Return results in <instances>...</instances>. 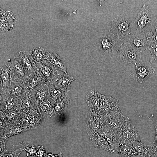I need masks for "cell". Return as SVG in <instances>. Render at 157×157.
<instances>
[{"instance_id": "cell-18", "label": "cell", "mask_w": 157, "mask_h": 157, "mask_svg": "<svg viewBox=\"0 0 157 157\" xmlns=\"http://www.w3.org/2000/svg\"><path fill=\"white\" fill-rule=\"evenodd\" d=\"M74 80V77L67 74L58 75L56 77V86L58 88H66Z\"/></svg>"}, {"instance_id": "cell-1", "label": "cell", "mask_w": 157, "mask_h": 157, "mask_svg": "<svg viewBox=\"0 0 157 157\" xmlns=\"http://www.w3.org/2000/svg\"><path fill=\"white\" fill-rule=\"evenodd\" d=\"M153 35L151 30H136L131 31L129 35L121 40L142 51L147 49L152 42Z\"/></svg>"}, {"instance_id": "cell-10", "label": "cell", "mask_w": 157, "mask_h": 157, "mask_svg": "<svg viewBox=\"0 0 157 157\" xmlns=\"http://www.w3.org/2000/svg\"><path fill=\"white\" fill-rule=\"evenodd\" d=\"M120 39L112 33L105 34L100 42V49L103 52L111 53L114 50L119 52Z\"/></svg>"}, {"instance_id": "cell-37", "label": "cell", "mask_w": 157, "mask_h": 157, "mask_svg": "<svg viewBox=\"0 0 157 157\" xmlns=\"http://www.w3.org/2000/svg\"><path fill=\"white\" fill-rule=\"evenodd\" d=\"M1 77L3 81H6L8 79V75L6 73L3 72L1 74Z\"/></svg>"}, {"instance_id": "cell-4", "label": "cell", "mask_w": 157, "mask_h": 157, "mask_svg": "<svg viewBox=\"0 0 157 157\" xmlns=\"http://www.w3.org/2000/svg\"><path fill=\"white\" fill-rule=\"evenodd\" d=\"M120 59L122 63L127 64L141 63L142 51L121 40L119 49Z\"/></svg>"}, {"instance_id": "cell-17", "label": "cell", "mask_w": 157, "mask_h": 157, "mask_svg": "<svg viewBox=\"0 0 157 157\" xmlns=\"http://www.w3.org/2000/svg\"><path fill=\"white\" fill-rule=\"evenodd\" d=\"M69 91L68 89L65 93L64 97L62 100L58 101L56 104L55 111L53 113L61 114L67 108L69 102Z\"/></svg>"}, {"instance_id": "cell-3", "label": "cell", "mask_w": 157, "mask_h": 157, "mask_svg": "<svg viewBox=\"0 0 157 157\" xmlns=\"http://www.w3.org/2000/svg\"><path fill=\"white\" fill-rule=\"evenodd\" d=\"M156 18L149 8L148 6L144 4L138 13L136 18L130 22L131 28L133 27V31L142 30L146 26L156 25Z\"/></svg>"}, {"instance_id": "cell-21", "label": "cell", "mask_w": 157, "mask_h": 157, "mask_svg": "<svg viewBox=\"0 0 157 157\" xmlns=\"http://www.w3.org/2000/svg\"><path fill=\"white\" fill-rule=\"evenodd\" d=\"M28 51H20L17 54V58L23 66L27 69L31 67L32 62Z\"/></svg>"}, {"instance_id": "cell-7", "label": "cell", "mask_w": 157, "mask_h": 157, "mask_svg": "<svg viewBox=\"0 0 157 157\" xmlns=\"http://www.w3.org/2000/svg\"><path fill=\"white\" fill-rule=\"evenodd\" d=\"M99 108L97 113L93 115L99 120L101 117L119 109L117 99L115 97L106 96L99 93Z\"/></svg>"}, {"instance_id": "cell-5", "label": "cell", "mask_w": 157, "mask_h": 157, "mask_svg": "<svg viewBox=\"0 0 157 157\" xmlns=\"http://www.w3.org/2000/svg\"><path fill=\"white\" fill-rule=\"evenodd\" d=\"M119 135L122 146L132 145L135 142L141 141L139 132L134 123L128 117Z\"/></svg>"}, {"instance_id": "cell-25", "label": "cell", "mask_w": 157, "mask_h": 157, "mask_svg": "<svg viewBox=\"0 0 157 157\" xmlns=\"http://www.w3.org/2000/svg\"><path fill=\"white\" fill-rule=\"evenodd\" d=\"M42 110L47 114L52 113L54 109V106L50 102L47 101L43 103L42 105Z\"/></svg>"}, {"instance_id": "cell-30", "label": "cell", "mask_w": 157, "mask_h": 157, "mask_svg": "<svg viewBox=\"0 0 157 157\" xmlns=\"http://www.w3.org/2000/svg\"><path fill=\"white\" fill-rule=\"evenodd\" d=\"M4 106L6 110H11L14 107V103L12 99H7L4 102Z\"/></svg>"}, {"instance_id": "cell-8", "label": "cell", "mask_w": 157, "mask_h": 157, "mask_svg": "<svg viewBox=\"0 0 157 157\" xmlns=\"http://www.w3.org/2000/svg\"><path fill=\"white\" fill-rule=\"evenodd\" d=\"M98 133L106 141L110 147L116 151L117 154L122 144L119 135L108 127L102 125L98 130Z\"/></svg>"}, {"instance_id": "cell-20", "label": "cell", "mask_w": 157, "mask_h": 157, "mask_svg": "<svg viewBox=\"0 0 157 157\" xmlns=\"http://www.w3.org/2000/svg\"><path fill=\"white\" fill-rule=\"evenodd\" d=\"M117 154L122 157H139L137 151L132 145H122Z\"/></svg>"}, {"instance_id": "cell-35", "label": "cell", "mask_w": 157, "mask_h": 157, "mask_svg": "<svg viewBox=\"0 0 157 157\" xmlns=\"http://www.w3.org/2000/svg\"><path fill=\"white\" fill-rule=\"evenodd\" d=\"M46 96V93L44 92H42L40 93L38 96V100L40 101L44 100Z\"/></svg>"}, {"instance_id": "cell-41", "label": "cell", "mask_w": 157, "mask_h": 157, "mask_svg": "<svg viewBox=\"0 0 157 157\" xmlns=\"http://www.w3.org/2000/svg\"><path fill=\"white\" fill-rule=\"evenodd\" d=\"M46 157H47V156H46Z\"/></svg>"}, {"instance_id": "cell-31", "label": "cell", "mask_w": 157, "mask_h": 157, "mask_svg": "<svg viewBox=\"0 0 157 157\" xmlns=\"http://www.w3.org/2000/svg\"><path fill=\"white\" fill-rule=\"evenodd\" d=\"M51 69L49 66H44L42 69V71L44 75L47 76H50L51 74Z\"/></svg>"}, {"instance_id": "cell-6", "label": "cell", "mask_w": 157, "mask_h": 157, "mask_svg": "<svg viewBox=\"0 0 157 157\" xmlns=\"http://www.w3.org/2000/svg\"><path fill=\"white\" fill-rule=\"evenodd\" d=\"M130 22L126 16L118 15L112 21L110 32L122 40L131 33Z\"/></svg>"}, {"instance_id": "cell-28", "label": "cell", "mask_w": 157, "mask_h": 157, "mask_svg": "<svg viewBox=\"0 0 157 157\" xmlns=\"http://www.w3.org/2000/svg\"><path fill=\"white\" fill-rule=\"evenodd\" d=\"M15 71L20 74H24L23 70L20 64L16 60H14L12 62Z\"/></svg>"}, {"instance_id": "cell-40", "label": "cell", "mask_w": 157, "mask_h": 157, "mask_svg": "<svg viewBox=\"0 0 157 157\" xmlns=\"http://www.w3.org/2000/svg\"><path fill=\"white\" fill-rule=\"evenodd\" d=\"M154 154L156 156V157H157V151L154 153Z\"/></svg>"}, {"instance_id": "cell-24", "label": "cell", "mask_w": 157, "mask_h": 157, "mask_svg": "<svg viewBox=\"0 0 157 157\" xmlns=\"http://www.w3.org/2000/svg\"><path fill=\"white\" fill-rule=\"evenodd\" d=\"M147 49L150 51L151 54L149 63L152 64L154 60H157V44L151 42Z\"/></svg>"}, {"instance_id": "cell-34", "label": "cell", "mask_w": 157, "mask_h": 157, "mask_svg": "<svg viewBox=\"0 0 157 157\" xmlns=\"http://www.w3.org/2000/svg\"><path fill=\"white\" fill-rule=\"evenodd\" d=\"M155 29V32L153 33V35L152 36L153 40L152 42H153L154 43L157 44V26H156L154 25V26Z\"/></svg>"}, {"instance_id": "cell-38", "label": "cell", "mask_w": 157, "mask_h": 157, "mask_svg": "<svg viewBox=\"0 0 157 157\" xmlns=\"http://www.w3.org/2000/svg\"><path fill=\"white\" fill-rule=\"evenodd\" d=\"M144 157H156L153 151L150 152Z\"/></svg>"}, {"instance_id": "cell-12", "label": "cell", "mask_w": 157, "mask_h": 157, "mask_svg": "<svg viewBox=\"0 0 157 157\" xmlns=\"http://www.w3.org/2000/svg\"><path fill=\"white\" fill-rule=\"evenodd\" d=\"M0 29L3 31H8L13 28L15 18L10 10H1Z\"/></svg>"}, {"instance_id": "cell-14", "label": "cell", "mask_w": 157, "mask_h": 157, "mask_svg": "<svg viewBox=\"0 0 157 157\" xmlns=\"http://www.w3.org/2000/svg\"><path fill=\"white\" fill-rule=\"evenodd\" d=\"M46 58L57 69L67 74L65 64L56 53H51L47 52Z\"/></svg>"}, {"instance_id": "cell-29", "label": "cell", "mask_w": 157, "mask_h": 157, "mask_svg": "<svg viewBox=\"0 0 157 157\" xmlns=\"http://www.w3.org/2000/svg\"><path fill=\"white\" fill-rule=\"evenodd\" d=\"M7 140V139L5 138H0V156L4 153L7 150L5 147Z\"/></svg>"}, {"instance_id": "cell-26", "label": "cell", "mask_w": 157, "mask_h": 157, "mask_svg": "<svg viewBox=\"0 0 157 157\" xmlns=\"http://www.w3.org/2000/svg\"><path fill=\"white\" fill-rule=\"evenodd\" d=\"M24 150L26 151V157L31 156H34L35 157V156L37 149L36 147L34 145H33L31 147H29L27 146L24 148Z\"/></svg>"}, {"instance_id": "cell-23", "label": "cell", "mask_w": 157, "mask_h": 157, "mask_svg": "<svg viewBox=\"0 0 157 157\" xmlns=\"http://www.w3.org/2000/svg\"><path fill=\"white\" fill-rule=\"evenodd\" d=\"M50 92L52 103L54 104H55L56 101H60L63 99L64 93L63 90H58L53 87H51L50 88Z\"/></svg>"}, {"instance_id": "cell-16", "label": "cell", "mask_w": 157, "mask_h": 157, "mask_svg": "<svg viewBox=\"0 0 157 157\" xmlns=\"http://www.w3.org/2000/svg\"><path fill=\"white\" fill-rule=\"evenodd\" d=\"M101 124L95 117L89 113L87 124V130L90 136L97 132Z\"/></svg>"}, {"instance_id": "cell-32", "label": "cell", "mask_w": 157, "mask_h": 157, "mask_svg": "<svg viewBox=\"0 0 157 157\" xmlns=\"http://www.w3.org/2000/svg\"><path fill=\"white\" fill-rule=\"evenodd\" d=\"M21 88L17 85L13 86L10 90V93L11 94H17L19 93L21 91Z\"/></svg>"}, {"instance_id": "cell-15", "label": "cell", "mask_w": 157, "mask_h": 157, "mask_svg": "<svg viewBox=\"0 0 157 157\" xmlns=\"http://www.w3.org/2000/svg\"><path fill=\"white\" fill-rule=\"evenodd\" d=\"M29 144L28 142H23L13 145L11 148L7 149L6 152L1 156L0 157H18L24 148Z\"/></svg>"}, {"instance_id": "cell-13", "label": "cell", "mask_w": 157, "mask_h": 157, "mask_svg": "<svg viewBox=\"0 0 157 157\" xmlns=\"http://www.w3.org/2000/svg\"><path fill=\"white\" fill-rule=\"evenodd\" d=\"M90 137L91 141L96 147L117 154V152L110 147L106 141L97 132L90 135Z\"/></svg>"}, {"instance_id": "cell-11", "label": "cell", "mask_w": 157, "mask_h": 157, "mask_svg": "<svg viewBox=\"0 0 157 157\" xmlns=\"http://www.w3.org/2000/svg\"><path fill=\"white\" fill-rule=\"evenodd\" d=\"M0 127V130L3 131L4 138L7 139L10 136L31 129L20 122L16 123H10L1 121Z\"/></svg>"}, {"instance_id": "cell-36", "label": "cell", "mask_w": 157, "mask_h": 157, "mask_svg": "<svg viewBox=\"0 0 157 157\" xmlns=\"http://www.w3.org/2000/svg\"><path fill=\"white\" fill-rule=\"evenodd\" d=\"M47 156L48 157H63L62 154L60 152L57 154H54L52 153H49L47 154Z\"/></svg>"}, {"instance_id": "cell-19", "label": "cell", "mask_w": 157, "mask_h": 157, "mask_svg": "<svg viewBox=\"0 0 157 157\" xmlns=\"http://www.w3.org/2000/svg\"><path fill=\"white\" fill-rule=\"evenodd\" d=\"M132 146L138 153L139 157H144L152 151L151 145L142 143L141 141L135 142L132 144Z\"/></svg>"}, {"instance_id": "cell-33", "label": "cell", "mask_w": 157, "mask_h": 157, "mask_svg": "<svg viewBox=\"0 0 157 157\" xmlns=\"http://www.w3.org/2000/svg\"><path fill=\"white\" fill-rule=\"evenodd\" d=\"M152 150L154 153L157 151V134H156L154 140L151 145Z\"/></svg>"}, {"instance_id": "cell-9", "label": "cell", "mask_w": 157, "mask_h": 157, "mask_svg": "<svg viewBox=\"0 0 157 157\" xmlns=\"http://www.w3.org/2000/svg\"><path fill=\"white\" fill-rule=\"evenodd\" d=\"M135 69L131 75L136 82L141 83L144 82L155 71L152 64H134Z\"/></svg>"}, {"instance_id": "cell-2", "label": "cell", "mask_w": 157, "mask_h": 157, "mask_svg": "<svg viewBox=\"0 0 157 157\" xmlns=\"http://www.w3.org/2000/svg\"><path fill=\"white\" fill-rule=\"evenodd\" d=\"M127 117L119 108L101 116L99 121L101 125L108 127L119 135Z\"/></svg>"}, {"instance_id": "cell-27", "label": "cell", "mask_w": 157, "mask_h": 157, "mask_svg": "<svg viewBox=\"0 0 157 157\" xmlns=\"http://www.w3.org/2000/svg\"><path fill=\"white\" fill-rule=\"evenodd\" d=\"M37 152L35 156V157H44L47 156V154L46 153V151L43 146H38L36 147Z\"/></svg>"}, {"instance_id": "cell-22", "label": "cell", "mask_w": 157, "mask_h": 157, "mask_svg": "<svg viewBox=\"0 0 157 157\" xmlns=\"http://www.w3.org/2000/svg\"><path fill=\"white\" fill-rule=\"evenodd\" d=\"M47 53L44 48L38 47L31 50L29 53L35 61L38 62L43 58H46Z\"/></svg>"}, {"instance_id": "cell-39", "label": "cell", "mask_w": 157, "mask_h": 157, "mask_svg": "<svg viewBox=\"0 0 157 157\" xmlns=\"http://www.w3.org/2000/svg\"><path fill=\"white\" fill-rule=\"evenodd\" d=\"M154 125L156 129V134H157V118L154 124Z\"/></svg>"}]
</instances>
